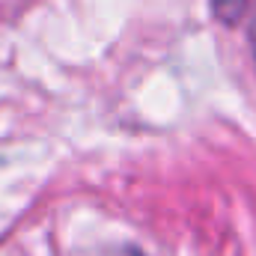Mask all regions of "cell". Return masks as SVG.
I'll list each match as a JSON object with an SVG mask.
<instances>
[{
  "mask_svg": "<svg viewBox=\"0 0 256 256\" xmlns=\"http://www.w3.org/2000/svg\"><path fill=\"white\" fill-rule=\"evenodd\" d=\"M248 9V0H212V12L224 24H236Z\"/></svg>",
  "mask_w": 256,
  "mask_h": 256,
  "instance_id": "6da1fadb",
  "label": "cell"
},
{
  "mask_svg": "<svg viewBox=\"0 0 256 256\" xmlns=\"http://www.w3.org/2000/svg\"><path fill=\"white\" fill-rule=\"evenodd\" d=\"M250 42H254V54H256V12H254V21H250Z\"/></svg>",
  "mask_w": 256,
  "mask_h": 256,
  "instance_id": "7a4b0ae2",
  "label": "cell"
}]
</instances>
